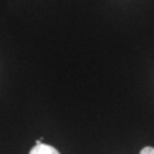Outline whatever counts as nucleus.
<instances>
[{
	"label": "nucleus",
	"instance_id": "nucleus-2",
	"mask_svg": "<svg viewBox=\"0 0 154 154\" xmlns=\"http://www.w3.org/2000/svg\"><path fill=\"white\" fill-rule=\"evenodd\" d=\"M139 154H154V147H151V146L144 147Z\"/></svg>",
	"mask_w": 154,
	"mask_h": 154
},
{
	"label": "nucleus",
	"instance_id": "nucleus-1",
	"mask_svg": "<svg viewBox=\"0 0 154 154\" xmlns=\"http://www.w3.org/2000/svg\"><path fill=\"white\" fill-rule=\"evenodd\" d=\"M29 154H60V152L55 147L42 143L40 145H34Z\"/></svg>",
	"mask_w": 154,
	"mask_h": 154
}]
</instances>
